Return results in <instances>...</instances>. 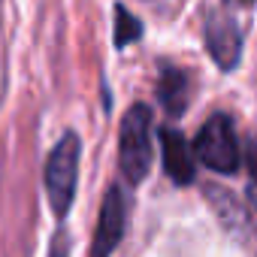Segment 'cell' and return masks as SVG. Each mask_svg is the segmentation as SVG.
Instances as JSON below:
<instances>
[{
  "instance_id": "5b68a950",
  "label": "cell",
  "mask_w": 257,
  "mask_h": 257,
  "mask_svg": "<svg viewBox=\"0 0 257 257\" xmlns=\"http://www.w3.org/2000/svg\"><path fill=\"white\" fill-rule=\"evenodd\" d=\"M124 224H127V203H124L121 188L112 185L100 206V221H97V233H94L88 257H112V251L118 248L124 236Z\"/></svg>"
},
{
  "instance_id": "7a4b0ae2",
  "label": "cell",
  "mask_w": 257,
  "mask_h": 257,
  "mask_svg": "<svg viewBox=\"0 0 257 257\" xmlns=\"http://www.w3.org/2000/svg\"><path fill=\"white\" fill-rule=\"evenodd\" d=\"M79 158H82V143L76 134H64L58 146L52 149L46 161V191H49V206L58 218H67L73 197H76V182H79Z\"/></svg>"
},
{
  "instance_id": "6da1fadb",
  "label": "cell",
  "mask_w": 257,
  "mask_h": 257,
  "mask_svg": "<svg viewBox=\"0 0 257 257\" xmlns=\"http://www.w3.org/2000/svg\"><path fill=\"white\" fill-rule=\"evenodd\" d=\"M118 167L131 185H140L152 167V112L137 103L127 109L118 131Z\"/></svg>"
},
{
  "instance_id": "ba28073f",
  "label": "cell",
  "mask_w": 257,
  "mask_h": 257,
  "mask_svg": "<svg viewBox=\"0 0 257 257\" xmlns=\"http://www.w3.org/2000/svg\"><path fill=\"white\" fill-rule=\"evenodd\" d=\"M143 37V25L127 13L124 7H118L115 10V46L118 49H124V46H131V43H137Z\"/></svg>"
},
{
  "instance_id": "52a82bcc",
  "label": "cell",
  "mask_w": 257,
  "mask_h": 257,
  "mask_svg": "<svg viewBox=\"0 0 257 257\" xmlns=\"http://www.w3.org/2000/svg\"><path fill=\"white\" fill-rule=\"evenodd\" d=\"M158 97L167 106V112L179 115L185 109V100H188V79H185V73L176 70V67H167L164 76H161V85H158Z\"/></svg>"
},
{
  "instance_id": "9c48e42d",
  "label": "cell",
  "mask_w": 257,
  "mask_h": 257,
  "mask_svg": "<svg viewBox=\"0 0 257 257\" xmlns=\"http://www.w3.org/2000/svg\"><path fill=\"white\" fill-rule=\"evenodd\" d=\"M248 173H251V188H248V197H251V203L257 206V143L248 149Z\"/></svg>"
},
{
  "instance_id": "277c9868",
  "label": "cell",
  "mask_w": 257,
  "mask_h": 257,
  "mask_svg": "<svg viewBox=\"0 0 257 257\" xmlns=\"http://www.w3.org/2000/svg\"><path fill=\"white\" fill-rule=\"evenodd\" d=\"M206 46H209L212 61H215L221 70H233V67L239 64V55H242V34H239L236 19H233L227 10L209 13V19H206Z\"/></svg>"
},
{
  "instance_id": "8992f818",
  "label": "cell",
  "mask_w": 257,
  "mask_h": 257,
  "mask_svg": "<svg viewBox=\"0 0 257 257\" xmlns=\"http://www.w3.org/2000/svg\"><path fill=\"white\" fill-rule=\"evenodd\" d=\"M161 152H164V170L176 185H191L194 182V155L185 137L173 127L161 131Z\"/></svg>"
},
{
  "instance_id": "3957f363",
  "label": "cell",
  "mask_w": 257,
  "mask_h": 257,
  "mask_svg": "<svg viewBox=\"0 0 257 257\" xmlns=\"http://www.w3.org/2000/svg\"><path fill=\"white\" fill-rule=\"evenodd\" d=\"M197 158L215 170V173H236L239 164H242V152H239V140H236V131L227 115H212L203 131L197 137Z\"/></svg>"
}]
</instances>
